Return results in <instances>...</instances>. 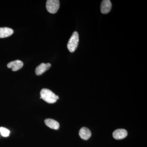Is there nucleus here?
Masks as SVG:
<instances>
[{"mask_svg":"<svg viewBox=\"0 0 147 147\" xmlns=\"http://www.w3.org/2000/svg\"><path fill=\"white\" fill-rule=\"evenodd\" d=\"M79 42V34L77 32H74L67 43V47L70 53H74L77 49Z\"/></svg>","mask_w":147,"mask_h":147,"instance_id":"obj_2","label":"nucleus"},{"mask_svg":"<svg viewBox=\"0 0 147 147\" xmlns=\"http://www.w3.org/2000/svg\"><path fill=\"white\" fill-rule=\"evenodd\" d=\"M40 95L41 99L50 104L55 103L57 100V95L53 92L48 89L44 88L41 90Z\"/></svg>","mask_w":147,"mask_h":147,"instance_id":"obj_1","label":"nucleus"},{"mask_svg":"<svg viewBox=\"0 0 147 147\" xmlns=\"http://www.w3.org/2000/svg\"><path fill=\"white\" fill-rule=\"evenodd\" d=\"M24 65L23 62L19 60L10 62L7 64V67L9 68H11L12 71H18L21 69Z\"/></svg>","mask_w":147,"mask_h":147,"instance_id":"obj_5","label":"nucleus"},{"mask_svg":"<svg viewBox=\"0 0 147 147\" xmlns=\"http://www.w3.org/2000/svg\"><path fill=\"white\" fill-rule=\"evenodd\" d=\"M44 122L45 125L50 128L57 130L59 128V123L57 121L53 119H46L44 121Z\"/></svg>","mask_w":147,"mask_h":147,"instance_id":"obj_9","label":"nucleus"},{"mask_svg":"<svg viewBox=\"0 0 147 147\" xmlns=\"http://www.w3.org/2000/svg\"><path fill=\"white\" fill-rule=\"evenodd\" d=\"M59 7L60 2L58 0H47L46 2V9L50 13H57Z\"/></svg>","mask_w":147,"mask_h":147,"instance_id":"obj_3","label":"nucleus"},{"mask_svg":"<svg viewBox=\"0 0 147 147\" xmlns=\"http://www.w3.org/2000/svg\"><path fill=\"white\" fill-rule=\"evenodd\" d=\"M0 132L3 137H7L10 134V131L4 127H0Z\"/></svg>","mask_w":147,"mask_h":147,"instance_id":"obj_11","label":"nucleus"},{"mask_svg":"<svg viewBox=\"0 0 147 147\" xmlns=\"http://www.w3.org/2000/svg\"><path fill=\"white\" fill-rule=\"evenodd\" d=\"M57 99H59V96H58L57 95Z\"/></svg>","mask_w":147,"mask_h":147,"instance_id":"obj_12","label":"nucleus"},{"mask_svg":"<svg viewBox=\"0 0 147 147\" xmlns=\"http://www.w3.org/2000/svg\"><path fill=\"white\" fill-rule=\"evenodd\" d=\"M113 137L117 140L124 139L127 136V131L123 129H118L113 132Z\"/></svg>","mask_w":147,"mask_h":147,"instance_id":"obj_4","label":"nucleus"},{"mask_svg":"<svg viewBox=\"0 0 147 147\" xmlns=\"http://www.w3.org/2000/svg\"><path fill=\"white\" fill-rule=\"evenodd\" d=\"M13 33V30L10 28H0V38H4L10 36Z\"/></svg>","mask_w":147,"mask_h":147,"instance_id":"obj_10","label":"nucleus"},{"mask_svg":"<svg viewBox=\"0 0 147 147\" xmlns=\"http://www.w3.org/2000/svg\"><path fill=\"white\" fill-rule=\"evenodd\" d=\"M51 65L50 63H42L38 66L35 69V73L38 76L41 75L45 71L49 69L51 67Z\"/></svg>","mask_w":147,"mask_h":147,"instance_id":"obj_7","label":"nucleus"},{"mask_svg":"<svg viewBox=\"0 0 147 147\" xmlns=\"http://www.w3.org/2000/svg\"><path fill=\"white\" fill-rule=\"evenodd\" d=\"M112 3L109 0L102 1L100 5V11L103 14L109 13L112 8Z\"/></svg>","mask_w":147,"mask_h":147,"instance_id":"obj_6","label":"nucleus"},{"mask_svg":"<svg viewBox=\"0 0 147 147\" xmlns=\"http://www.w3.org/2000/svg\"><path fill=\"white\" fill-rule=\"evenodd\" d=\"M79 135L82 139L87 140L91 136V131L87 127H83L79 130Z\"/></svg>","mask_w":147,"mask_h":147,"instance_id":"obj_8","label":"nucleus"}]
</instances>
